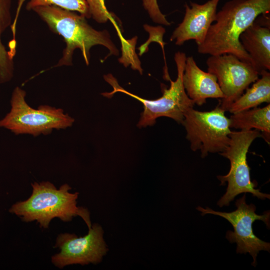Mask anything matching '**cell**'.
I'll return each mask as SVG.
<instances>
[{"instance_id": "obj_1", "label": "cell", "mask_w": 270, "mask_h": 270, "mask_svg": "<svg viewBox=\"0 0 270 270\" xmlns=\"http://www.w3.org/2000/svg\"><path fill=\"white\" fill-rule=\"evenodd\" d=\"M270 12V0H230L226 2L217 12L215 22L210 26L205 40L198 46V52L210 56L230 54L254 66L240 37L258 16Z\"/></svg>"}, {"instance_id": "obj_2", "label": "cell", "mask_w": 270, "mask_h": 270, "mask_svg": "<svg viewBox=\"0 0 270 270\" xmlns=\"http://www.w3.org/2000/svg\"><path fill=\"white\" fill-rule=\"evenodd\" d=\"M54 32L63 37L66 44L62 56L56 66H70L74 50L79 48L84 60L88 65L90 49L102 45L109 50L108 56H118L119 52L108 32L92 28L81 14L56 6H37L32 10Z\"/></svg>"}, {"instance_id": "obj_3", "label": "cell", "mask_w": 270, "mask_h": 270, "mask_svg": "<svg viewBox=\"0 0 270 270\" xmlns=\"http://www.w3.org/2000/svg\"><path fill=\"white\" fill-rule=\"evenodd\" d=\"M32 192L26 200L14 204L9 212L21 217L23 221L36 220L41 227L48 228L52 220L58 218L64 222L70 221L80 216L88 228L92 226L87 208L76 206L78 192L71 193V187L64 184L58 190L49 182L32 184Z\"/></svg>"}, {"instance_id": "obj_4", "label": "cell", "mask_w": 270, "mask_h": 270, "mask_svg": "<svg viewBox=\"0 0 270 270\" xmlns=\"http://www.w3.org/2000/svg\"><path fill=\"white\" fill-rule=\"evenodd\" d=\"M186 58L184 52H178L175 54L174 59L177 68V78L175 81L172 80L170 76L166 78L170 81V86L168 88L166 86H162V95L158 98L146 100L127 91L120 86L112 74L104 75V78L112 86L113 90L102 94L110 98L115 93L120 92L140 102L143 104L144 110L137 124L138 128L152 126L158 118L162 116L171 118L182 124L186 112L194 105V102L188 96L182 84Z\"/></svg>"}, {"instance_id": "obj_5", "label": "cell", "mask_w": 270, "mask_h": 270, "mask_svg": "<svg viewBox=\"0 0 270 270\" xmlns=\"http://www.w3.org/2000/svg\"><path fill=\"white\" fill-rule=\"evenodd\" d=\"M230 141L227 148L219 153L230 162V170L224 176H217L220 185L228 182L226 191L218 201L220 207L228 206L235 197L242 194L249 192L253 196L262 200L270 198L269 194H264L257 184L250 180V168L247 162L246 156L253 141L262 137L260 132L256 130L232 131L230 134Z\"/></svg>"}, {"instance_id": "obj_6", "label": "cell", "mask_w": 270, "mask_h": 270, "mask_svg": "<svg viewBox=\"0 0 270 270\" xmlns=\"http://www.w3.org/2000/svg\"><path fill=\"white\" fill-rule=\"evenodd\" d=\"M26 92L20 87L14 88L10 110L0 120V127L10 130L15 134L37 136L50 134L53 129H64L72 126L74 119L62 109L47 105L34 109L26 102Z\"/></svg>"}, {"instance_id": "obj_7", "label": "cell", "mask_w": 270, "mask_h": 270, "mask_svg": "<svg viewBox=\"0 0 270 270\" xmlns=\"http://www.w3.org/2000/svg\"><path fill=\"white\" fill-rule=\"evenodd\" d=\"M218 104L208 112L193 108L184 115L182 122L186 132V138L193 151L200 150L202 158L208 153L222 152L228 146L232 132L230 120Z\"/></svg>"}, {"instance_id": "obj_8", "label": "cell", "mask_w": 270, "mask_h": 270, "mask_svg": "<svg viewBox=\"0 0 270 270\" xmlns=\"http://www.w3.org/2000/svg\"><path fill=\"white\" fill-rule=\"evenodd\" d=\"M236 209L230 212L215 211L208 207L204 208L198 206L196 208L202 212V216L212 214L228 221L233 226L234 231H228L226 238L230 242L236 243L237 253H249L253 258L252 264L256 266L258 254L260 250L270 252V244L260 239L254 234L252 224L255 220H260L269 228L270 212L268 211L262 215L256 214V206L252 204H246V194L236 200Z\"/></svg>"}, {"instance_id": "obj_9", "label": "cell", "mask_w": 270, "mask_h": 270, "mask_svg": "<svg viewBox=\"0 0 270 270\" xmlns=\"http://www.w3.org/2000/svg\"><path fill=\"white\" fill-rule=\"evenodd\" d=\"M206 64L208 72L216 76L223 93L218 105L225 112L260 75L251 64L230 54L210 56Z\"/></svg>"}, {"instance_id": "obj_10", "label": "cell", "mask_w": 270, "mask_h": 270, "mask_svg": "<svg viewBox=\"0 0 270 270\" xmlns=\"http://www.w3.org/2000/svg\"><path fill=\"white\" fill-rule=\"evenodd\" d=\"M54 248H59L60 252L52 257V262L60 268L73 264H97L108 251L104 239L103 229L98 224L92 225L84 236L60 234L57 237Z\"/></svg>"}, {"instance_id": "obj_11", "label": "cell", "mask_w": 270, "mask_h": 270, "mask_svg": "<svg viewBox=\"0 0 270 270\" xmlns=\"http://www.w3.org/2000/svg\"><path fill=\"white\" fill-rule=\"evenodd\" d=\"M220 0H209L204 4L190 2L185 4V14L182 22L174 30L170 40L180 46L186 42L194 40L197 46L203 42L208 30L216 20Z\"/></svg>"}, {"instance_id": "obj_12", "label": "cell", "mask_w": 270, "mask_h": 270, "mask_svg": "<svg viewBox=\"0 0 270 270\" xmlns=\"http://www.w3.org/2000/svg\"><path fill=\"white\" fill-rule=\"evenodd\" d=\"M268 14L258 16L240 36V43L259 74L270 70V18Z\"/></svg>"}, {"instance_id": "obj_13", "label": "cell", "mask_w": 270, "mask_h": 270, "mask_svg": "<svg viewBox=\"0 0 270 270\" xmlns=\"http://www.w3.org/2000/svg\"><path fill=\"white\" fill-rule=\"evenodd\" d=\"M182 80L188 96L194 104L201 106L209 98H224L216 76L201 70L192 56L186 58Z\"/></svg>"}, {"instance_id": "obj_14", "label": "cell", "mask_w": 270, "mask_h": 270, "mask_svg": "<svg viewBox=\"0 0 270 270\" xmlns=\"http://www.w3.org/2000/svg\"><path fill=\"white\" fill-rule=\"evenodd\" d=\"M230 128L240 130H256L270 143V104L233 114L230 118Z\"/></svg>"}, {"instance_id": "obj_15", "label": "cell", "mask_w": 270, "mask_h": 270, "mask_svg": "<svg viewBox=\"0 0 270 270\" xmlns=\"http://www.w3.org/2000/svg\"><path fill=\"white\" fill-rule=\"evenodd\" d=\"M260 78L248 88L230 106L228 111L232 114L257 107L264 102H270V73L268 70L260 72Z\"/></svg>"}, {"instance_id": "obj_16", "label": "cell", "mask_w": 270, "mask_h": 270, "mask_svg": "<svg viewBox=\"0 0 270 270\" xmlns=\"http://www.w3.org/2000/svg\"><path fill=\"white\" fill-rule=\"evenodd\" d=\"M12 0H0V84L10 81L14 76V53L6 50L1 36L12 22Z\"/></svg>"}, {"instance_id": "obj_17", "label": "cell", "mask_w": 270, "mask_h": 270, "mask_svg": "<svg viewBox=\"0 0 270 270\" xmlns=\"http://www.w3.org/2000/svg\"><path fill=\"white\" fill-rule=\"evenodd\" d=\"M24 0H19L18 12ZM56 6L67 10L78 12L86 18H92L86 0H28L26 8L30 10L37 6Z\"/></svg>"}, {"instance_id": "obj_18", "label": "cell", "mask_w": 270, "mask_h": 270, "mask_svg": "<svg viewBox=\"0 0 270 270\" xmlns=\"http://www.w3.org/2000/svg\"><path fill=\"white\" fill-rule=\"evenodd\" d=\"M91 17L98 23H106L111 20L116 24L114 18L108 12L104 4V0H86Z\"/></svg>"}, {"instance_id": "obj_19", "label": "cell", "mask_w": 270, "mask_h": 270, "mask_svg": "<svg viewBox=\"0 0 270 270\" xmlns=\"http://www.w3.org/2000/svg\"><path fill=\"white\" fill-rule=\"evenodd\" d=\"M142 0L144 8L154 22L166 26L170 25L171 24L166 20L165 15L161 12L157 0Z\"/></svg>"}]
</instances>
